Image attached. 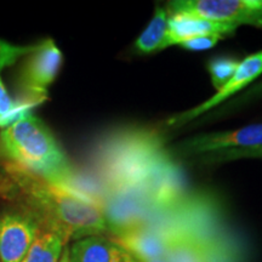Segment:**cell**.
<instances>
[{
  "label": "cell",
  "mask_w": 262,
  "mask_h": 262,
  "mask_svg": "<svg viewBox=\"0 0 262 262\" xmlns=\"http://www.w3.org/2000/svg\"><path fill=\"white\" fill-rule=\"evenodd\" d=\"M5 170L42 229L56 232L67 242L102 235L110 229L101 206L86 195L17 170Z\"/></svg>",
  "instance_id": "6da1fadb"
},
{
  "label": "cell",
  "mask_w": 262,
  "mask_h": 262,
  "mask_svg": "<svg viewBox=\"0 0 262 262\" xmlns=\"http://www.w3.org/2000/svg\"><path fill=\"white\" fill-rule=\"evenodd\" d=\"M0 158L5 168L75 192L77 178L70 160L47 124L33 114L0 133Z\"/></svg>",
  "instance_id": "7a4b0ae2"
},
{
  "label": "cell",
  "mask_w": 262,
  "mask_h": 262,
  "mask_svg": "<svg viewBox=\"0 0 262 262\" xmlns=\"http://www.w3.org/2000/svg\"><path fill=\"white\" fill-rule=\"evenodd\" d=\"M165 156L158 137L146 131H129L104 143L98 163L107 188H130L140 186Z\"/></svg>",
  "instance_id": "3957f363"
},
{
  "label": "cell",
  "mask_w": 262,
  "mask_h": 262,
  "mask_svg": "<svg viewBox=\"0 0 262 262\" xmlns=\"http://www.w3.org/2000/svg\"><path fill=\"white\" fill-rule=\"evenodd\" d=\"M165 10L170 15L187 14L237 28H262V0H173Z\"/></svg>",
  "instance_id": "277c9868"
},
{
  "label": "cell",
  "mask_w": 262,
  "mask_h": 262,
  "mask_svg": "<svg viewBox=\"0 0 262 262\" xmlns=\"http://www.w3.org/2000/svg\"><path fill=\"white\" fill-rule=\"evenodd\" d=\"M63 62L62 51L52 39L38 42L35 50L26 56L18 78L22 101L34 107L48 98L49 88L58 75Z\"/></svg>",
  "instance_id": "5b68a950"
},
{
  "label": "cell",
  "mask_w": 262,
  "mask_h": 262,
  "mask_svg": "<svg viewBox=\"0 0 262 262\" xmlns=\"http://www.w3.org/2000/svg\"><path fill=\"white\" fill-rule=\"evenodd\" d=\"M41 231V224L28 209L3 214L0 216V262H22Z\"/></svg>",
  "instance_id": "8992f818"
},
{
  "label": "cell",
  "mask_w": 262,
  "mask_h": 262,
  "mask_svg": "<svg viewBox=\"0 0 262 262\" xmlns=\"http://www.w3.org/2000/svg\"><path fill=\"white\" fill-rule=\"evenodd\" d=\"M260 75H262V50L255 52V54L245 57L243 61L239 62L237 71H235L233 77L231 78V80L220 91H217L214 96L208 98L198 106L191 108V110L170 117L165 122L166 126L181 127L187 125L188 123L193 122L196 118L204 116L212 108L220 106L229 97L234 96L239 91L245 89L248 85L256 80Z\"/></svg>",
  "instance_id": "52a82bcc"
},
{
  "label": "cell",
  "mask_w": 262,
  "mask_h": 262,
  "mask_svg": "<svg viewBox=\"0 0 262 262\" xmlns=\"http://www.w3.org/2000/svg\"><path fill=\"white\" fill-rule=\"evenodd\" d=\"M262 146V123L250 124L241 129L222 133L199 134L183 140L176 147L180 156H204L208 153L234 148H249Z\"/></svg>",
  "instance_id": "ba28073f"
},
{
  "label": "cell",
  "mask_w": 262,
  "mask_h": 262,
  "mask_svg": "<svg viewBox=\"0 0 262 262\" xmlns=\"http://www.w3.org/2000/svg\"><path fill=\"white\" fill-rule=\"evenodd\" d=\"M173 235L166 229L140 224L116 232L112 239L139 262H147L165 257Z\"/></svg>",
  "instance_id": "9c48e42d"
},
{
  "label": "cell",
  "mask_w": 262,
  "mask_h": 262,
  "mask_svg": "<svg viewBox=\"0 0 262 262\" xmlns=\"http://www.w3.org/2000/svg\"><path fill=\"white\" fill-rule=\"evenodd\" d=\"M237 27L231 25L220 24V22L209 21L196 16L187 14H173L169 16L168 34L164 39L162 49L179 45L187 39L201 37L206 34H222L228 35L235 32Z\"/></svg>",
  "instance_id": "30bf717a"
},
{
  "label": "cell",
  "mask_w": 262,
  "mask_h": 262,
  "mask_svg": "<svg viewBox=\"0 0 262 262\" xmlns=\"http://www.w3.org/2000/svg\"><path fill=\"white\" fill-rule=\"evenodd\" d=\"M71 262H139L113 239L90 235L70 247Z\"/></svg>",
  "instance_id": "8fae6325"
},
{
  "label": "cell",
  "mask_w": 262,
  "mask_h": 262,
  "mask_svg": "<svg viewBox=\"0 0 262 262\" xmlns=\"http://www.w3.org/2000/svg\"><path fill=\"white\" fill-rule=\"evenodd\" d=\"M214 254V248L206 239L179 232L164 258L168 262H212Z\"/></svg>",
  "instance_id": "7c38bea8"
},
{
  "label": "cell",
  "mask_w": 262,
  "mask_h": 262,
  "mask_svg": "<svg viewBox=\"0 0 262 262\" xmlns=\"http://www.w3.org/2000/svg\"><path fill=\"white\" fill-rule=\"evenodd\" d=\"M67 245L61 234L42 229L22 262H58Z\"/></svg>",
  "instance_id": "4fadbf2b"
},
{
  "label": "cell",
  "mask_w": 262,
  "mask_h": 262,
  "mask_svg": "<svg viewBox=\"0 0 262 262\" xmlns=\"http://www.w3.org/2000/svg\"><path fill=\"white\" fill-rule=\"evenodd\" d=\"M169 15L164 8H157L152 19L145 31L135 40L134 47L140 54H152L160 50L162 44L168 34Z\"/></svg>",
  "instance_id": "5bb4252c"
},
{
  "label": "cell",
  "mask_w": 262,
  "mask_h": 262,
  "mask_svg": "<svg viewBox=\"0 0 262 262\" xmlns=\"http://www.w3.org/2000/svg\"><path fill=\"white\" fill-rule=\"evenodd\" d=\"M33 106L24 102L22 100L16 101L10 96L2 78H0V127L5 129L12 124L29 116Z\"/></svg>",
  "instance_id": "9a60e30c"
},
{
  "label": "cell",
  "mask_w": 262,
  "mask_h": 262,
  "mask_svg": "<svg viewBox=\"0 0 262 262\" xmlns=\"http://www.w3.org/2000/svg\"><path fill=\"white\" fill-rule=\"evenodd\" d=\"M238 60L229 57H215L208 63V71L210 73L212 86L216 93L220 91L231 80L239 66Z\"/></svg>",
  "instance_id": "2e32d148"
},
{
  "label": "cell",
  "mask_w": 262,
  "mask_h": 262,
  "mask_svg": "<svg viewBox=\"0 0 262 262\" xmlns=\"http://www.w3.org/2000/svg\"><path fill=\"white\" fill-rule=\"evenodd\" d=\"M199 158L204 163H222L241 159H262V146L219 150V152L201 156Z\"/></svg>",
  "instance_id": "e0dca14e"
},
{
  "label": "cell",
  "mask_w": 262,
  "mask_h": 262,
  "mask_svg": "<svg viewBox=\"0 0 262 262\" xmlns=\"http://www.w3.org/2000/svg\"><path fill=\"white\" fill-rule=\"evenodd\" d=\"M38 44L34 45H14L11 42L0 39V71L15 64L19 58L28 56L35 50Z\"/></svg>",
  "instance_id": "ac0fdd59"
},
{
  "label": "cell",
  "mask_w": 262,
  "mask_h": 262,
  "mask_svg": "<svg viewBox=\"0 0 262 262\" xmlns=\"http://www.w3.org/2000/svg\"><path fill=\"white\" fill-rule=\"evenodd\" d=\"M222 39H225V35L222 34H206L187 39V40L180 42L179 45L189 51H204L214 48Z\"/></svg>",
  "instance_id": "d6986e66"
},
{
  "label": "cell",
  "mask_w": 262,
  "mask_h": 262,
  "mask_svg": "<svg viewBox=\"0 0 262 262\" xmlns=\"http://www.w3.org/2000/svg\"><path fill=\"white\" fill-rule=\"evenodd\" d=\"M258 97H262V80L258 81L257 84H255L253 88H250V89H249L245 94L242 95L241 97H238L237 100L234 101V103L235 102H237V104L245 103L248 102V101H251L254 100V98H258Z\"/></svg>",
  "instance_id": "ffe728a7"
},
{
  "label": "cell",
  "mask_w": 262,
  "mask_h": 262,
  "mask_svg": "<svg viewBox=\"0 0 262 262\" xmlns=\"http://www.w3.org/2000/svg\"><path fill=\"white\" fill-rule=\"evenodd\" d=\"M58 262H71L70 261V247H68V245L64 248L63 253H62Z\"/></svg>",
  "instance_id": "44dd1931"
},
{
  "label": "cell",
  "mask_w": 262,
  "mask_h": 262,
  "mask_svg": "<svg viewBox=\"0 0 262 262\" xmlns=\"http://www.w3.org/2000/svg\"><path fill=\"white\" fill-rule=\"evenodd\" d=\"M147 262H168L165 258H157V260H152V261H147Z\"/></svg>",
  "instance_id": "7402d4cb"
}]
</instances>
